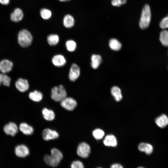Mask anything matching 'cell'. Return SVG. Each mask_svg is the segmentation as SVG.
Returning a JSON list of instances; mask_svg holds the SVG:
<instances>
[{
	"label": "cell",
	"mask_w": 168,
	"mask_h": 168,
	"mask_svg": "<svg viewBox=\"0 0 168 168\" xmlns=\"http://www.w3.org/2000/svg\"><path fill=\"white\" fill-rule=\"evenodd\" d=\"M63 157L62 152L58 149L54 148L51 150L50 155H45L44 160L47 165L52 167H56L59 164Z\"/></svg>",
	"instance_id": "cell-1"
},
{
	"label": "cell",
	"mask_w": 168,
	"mask_h": 168,
	"mask_svg": "<svg viewBox=\"0 0 168 168\" xmlns=\"http://www.w3.org/2000/svg\"><path fill=\"white\" fill-rule=\"evenodd\" d=\"M151 18V13L150 6L146 4L143 7L142 12L139 25L142 29L148 28L150 25Z\"/></svg>",
	"instance_id": "cell-2"
},
{
	"label": "cell",
	"mask_w": 168,
	"mask_h": 168,
	"mask_svg": "<svg viewBox=\"0 0 168 168\" xmlns=\"http://www.w3.org/2000/svg\"><path fill=\"white\" fill-rule=\"evenodd\" d=\"M32 40V36L28 30L22 29L19 32L18 34V43L21 47L26 48L29 46Z\"/></svg>",
	"instance_id": "cell-3"
},
{
	"label": "cell",
	"mask_w": 168,
	"mask_h": 168,
	"mask_svg": "<svg viewBox=\"0 0 168 168\" xmlns=\"http://www.w3.org/2000/svg\"><path fill=\"white\" fill-rule=\"evenodd\" d=\"M67 95L66 90L62 85L54 86L51 89V98L56 102L60 101Z\"/></svg>",
	"instance_id": "cell-4"
},
{
	"label": "cell",
	"mask_w": 168,
	"mask_h": 168,
	"mask_svg": "<svg viewBox=\"0 0 168 168\" xmlns=\"http://www.w3.org/2000/svg\"><path fill=\"white\" fill-rule=\"evenodd\" d=\"M91 153L90 146L85 142L80 143L77 146V155L82 158H86Z\"/></svg>",
	"instance_id": "cell-5"
},
{
	"label": "cell",
	"mask_w": 168,
	"mask_h": 168,
	"mask_svg": "<svg viewBox=\"0 0 168 168\" xmlns=\"http://www.w3.org/2000/svg\"><path fill=\"white\" fill-rule=\"evenodd\" d=\"M60 102L62 107L68 111L73 110L77 105L76 101L74 99L69 97H66Z\"/></svg>",
	"instance_id": "cell-6"
},
{
	"label": "cell",
	"mask_w": 168,
	"mask_h": 168,
	"mask_svg": "<svg viewBox=\"0 0 168 168\" xmlns=\"http://www.w3.org/2000/svg\"><path fill=\"white\" fill-rule=\"evenodd\" d=\"M42 137L44 140L48 141L58 138L59 137V134L54 130L47 128L43 130Z\"/></svg>",
	"instance_id": "cell-7"
},
{
	"label": "cell",
	"mask_w": 168,
	"mask_h": 168,
	"mask_svg": "<svg viewBox=\"0 0 168 168\" xmlns=\"http://www.w3.org/2000/svg\"><path fill=\"white\" fill-rule=\"evenodd\" d=\"M80 70L79 67L75 63H73L71 67L69 73V78L70 80L74 82L79 77Z\"/></svg>",
	"instance_id": "cell-8"
},
{
	"label": "cell",
	"mask_w": 168,
	"mask_h": 168,
	"mask_svg": "<svg viewBox=\"0 0 168 168\" xmlns=\"http://www.w3.org/2000/svg\"><path fill=\"white\" fill-rule=\"evenodd\" d=\"M18 128L16 124L10 122L6 124L3 128V130L6 134L12 136H15L18 132Z\"/></svg>",
	"instance_id": "cell-9"
},
{
	"label": "cell",
	"mask_w": 168,
	"mask_h": 168,
	"mask_svg": "<svg viewBox=\"0 0 168 168\" xmlns=\"http://www.w3.org/2000/svg\"><path fill=\"white\" fill-rule=\"evenodd\" d=\"M16 155L20 157H25L30 154V150L26 145L21 144L17 146L15 148Z\"/></svg>",
	"instance_id": "cell-10"
},
{
	"label": "cell",
	"mask_w": 168,
	"mask_h": 168,
	"mask_svg": "<svg viewBox=\"0 0 168 168\" xmlns=\"http://www.w3.org/2000/svg\"><path fill=\"white\" fill-rule=\"evenodd\" d=\"M12 62L6 59L2 60L0 62V71L3 74L10 72L12 68Z\"/></svg>",
	"instance_id": "cell-11"
},
{
	"label": "cell",
	"mask_w": 168,
	"mask_h": 168,
	"mask_svg": "<svg viewBox=\"0 0 168 168\" xmlns=\"http://www.w3.org/2000/svg\"><path fill=\"white\" fill-rule=\"evenodd\" d=\"M15 86L17 89L20 91L24 92L29 88V84L26 79L22 78H19L16 82Z\"/></svg>",
	"instance_id": "cell-12"
},
{
	"label": "cell",
	"mask_w": 168,
	"mask_h": 168,
	"mask_svg": "<svg viewBox=\"0 0 168 168\" xmlns=\"http://www.w3.org/2000/svg\"><path fill=\"white\" fill-rule=\"evenodd\" d=\"M23 15L22 10L19 8H16L11 13L10 19L13 22H18L22 20Z\"/></svg>",
	"instance_id": "cell-13"
},
{
	"label": "cell",
	"mask_w": 168,
	"mask_h": 168,
	"mask_svg": "<svg viewBox=\"0 0 168 168\" xmlns=\"http://www.w3.org/2000/svg\"><path fill=\"white\" fill-rule=\"evenodd\" d=\"M155 122L159 128H165L168 125V117L166 114H162L156 118Z\"/></svg>",
	"instance_id": "cell-14"
},
{
	"label": "cell",
	"mask_w": 168,
	"mask_h": 168,
	"mask_svg": "<svg viewBox=\"0 0 168 168\" xmlns=\"http://www.w3.org/2000/svg\"><path fill=\"white\" fill-rule=\"evenodd\" d=\"M52 61L55 66L59 67L63 66L66 62L65 58L61 54L54 55L52 58Z\"/></svg>",
	"instance_id": "cell-15"
},
{
	"label": "cell",
	"mask_w": 168,
	"mask_h": 168,
	"mask_svg": "<svg viewBox=\"0 0 168 168\" xmlns=\"http://www.w3.org/2000/svg\"><path fill=\"white\" fill-rule=\"evenodd\" d=\"M138 149L140 151L144 152L147 155L152 154L153 151V147L151 144L145 142L139 143Z\"/></svg>",
	"instance_id": "cell-16"
},
{
	"label": "cell",
	"mask_w": 168,
	"mask_h": 168,
	"mask_svg": "<svg viewBox=\"0 0 168 168\" xmlns=\"http://www.w3.org/2000/svg\"><path fill=\"white\" fill-rule=\"evenodd\" d=\"M105 145L108 147H116L117 145V141L116 137L113 135L106 136L103 141Z\"/></svg>",
	"instance_id": "cell-17"
},
{
	"label": "cell",
	"mask_w": 168,
	"mask_h": 168,
	"mask_svg": "<svg viewBox=\"0 0 168 168\" xmlns=\"http://www.w3.org/2000/svg\"><path fill=\"white\" fill-rule=\"evenodd\" d=\"M19 129L22 133L26 135H31L34 131L33 127L25 123H22L20 124Z\"/></svg>",
	"instance_id": "cell-18"
},
{
	"label": "cell",
	"mask_w": 168,
	"mask_h": 168,
	"mask_svg": "<svg viewBox=\"0 0 168 168\" xmlns=\"http://www.w3.org/2000/svg\"><path fill=\"white\" fill-rule=\"evenodd\" d=\"M91 66L94 69H96L102 61L101 56L98 54H94L91 57Z\"/></svg>",
	"instance_id": "cell-19"
},
{
	"label": "cell",
	"mask_w": 168,
	"mask_h": 168,
	"mask_svg": "<svg viewBox=\"0 0 168 168\" xmlns=\"http://www.w3.org/2000/svg\"><path fill=\"white\" fill-rule=\"evenodd\" d=\"M42 112L43 117L46 120L51 121L54 119L55 114L52 110L45 108L43 109Z\"/></svg>",
	"instance_id": "cell-20"
},
{
	"label": "cell",
	"mask_w": 168,
	"mask_h": 168,
	"mask_svg": "<svg viewBox=\"0 0 168 168\" xmlns=\"http://www.w3.org/2000/svg\"><path fill=\"white\" fill-rule=\"evenodd\" d=\"M29 97L32 101L38 102L42 100L43 94L40 91L37 90H35L29 93Z\"/></svg>",
	"instance_id": "cell-21"
},
{
	"label": "cell",
	"mask_w": 168,
	"mask_h": 168,
	"mask_svg": "<svg viewBox=\"0 0 168 168\" xmlns=\"http://www.w3.org/2000/svg\"><path fill=\"white\" fill-rule=\"evenodd\" d=\"M112 95L116 101H119L122 99V96L120 89L117 86L112 87L111 90Z\"/></svg>",
	"instance_id": "cell-22"
},
{
	"label": "cell",
	"mask_w": 168,
	"mask_h": 168,
	"mask_svg": "<svg viewBox=\"0 0 168 168\" xmlns=\"http://www.w3.org/2000/svg\"><path fill=\"white\" fill-rule=\"evenodd\" d=\"M75 21L73 17L70 15H66L63 19V24L67 28L72 27L74 25Z\"/></svg>",
	"instance_id": "cell-23"
},
{
	"label": "cell",
	"mask_w": 168,
	"mask_h": 168,
	"mask_svg": "<svg viewBox=\"0 0 168 168\" xmlns=\"http://www.w3.org/2000/svg\"><path fill=\"white\" fill-rule=\"evenodd\" d=\"M159 40L164 46L168 47V31L164 30L161 32Z\"/></svg>",
	"instance_id": "cell-24"
},
{
	"label": "cell",
	"mask_w": 168,
	"mask_h": 168,
	"mask_svg": "<svg viewBox=\"0 0 168 168\" xmlns=\"http://www.w3.org/2000/svg\"><path fill=\"white\" fill-rule=\"evenodd\" d=\"M109 45L111 49L114 51L119 50L122 47L121 43L115 39L110 40L109 42Z\"/></svg>",
	"instance_id": "cell-25"
},
{
	"label": "cell",
	"mask_w": 168,
	"mask_h": 168,
	"mask_svg": "<svg viewBox=\"0 0 168 168\" xmlns=\"http://www.w3.org/2000/svg\"><path fill=\"white\" fill-rule=\"evenodd\" d=\"M47 41L49 45L54 46L57 45L59 41V37L58 35L52 34L47 37Z\"/></svg>",
	"instance_id": "cell-26"
},
{
	"label": "cell",
	"mask_w": 168,
	"mask_h": 168,
	"mask_svg": "<svg viewBox=\"0 0 168 168\" xmlns=\"http://www.w3.org/2000/svg\"><path fill=\"white\" fill-rule=\"evenodd\" d=\"M67 49L69 52H73L75 50L77 47V44L75 41L72 40L67 41L65 44Z\"/></svg>",
	"instance_id": "cell-27"
},
{
	"label": "cell",
	"mask_w": 168,
	"mask_h": 168,
	"mask_svg": "<svg viewBox=\"0 0 168 168\" xmlns=\"http://www.w3.org/2000/svg\"><path fill=\"white\" fill-rule=\"evenodd\" d=\"M40 15L43 19L47 20L51 17L52 13L50 10L47 9L43 8L40 11Z\"/></svg>",
	"instance_id": "cell-28"
},
{
	"label": "cell",
	"mask_w": 168,
	"mask_h": 168,
	"mask_svg": "<svg viewBox=\"0 0 168 168\" xmlns=\"http://www.w3.org/2000/svg\"><path fill=\"white\" fill-rule=\"evenodd\" d=\"M92 135L94 137L96 140L102 139L104 136V131L100 129H96L92 132Z\"/></svg>",
	"instance_id": "cell-29"
},
{
	"label": "cell",
	"mask_w": 168,
	"mask_h": 168,
	"mask_svg": "<svg viewBox=\"0 0 168 168\" xmlns=\"http://www.w3.org/2000/svg\"><path fill=\"white\" fill-rule=\"evenodd\" d=\"M71 168H84V166L83 162L78 160L73 161L70 165Z\"/></svg>",
	"instance_id": "cell-30"
},
{
	"label": "cell",
	"mask_w": 168,
	"mask_h": 168,
	"mask_svg": "<svg viewBox=\"0 0 168 168\" xmlns=\"http://www.w3.org/2000/svg\"><path fill=\"white\" fill-rule=\"evenodd\" d=\"M159 26L163 29L168 28V15L162 19L160 22Z\"/></svg>",
	"instance_id": "cell-31"
},
{
	"label": "cell",
	"mask_w": 168,
	"mask_h": 168,
	"mask_svg": "<svg viewBox=\"0 0 168 168\" xmlns=\"http://www.w3.org/2000/svg\"><path fill=\"white\" fill-rule=\"evenodd\" d=\"M11 78L7 75L3 73V80L2 83L5 86H9L10 85Z\"/></svg>",
	"instance_id": "cell-32"
},
{
	"label": "cell",
	"mask_w": 168,
	"mask_h": 168,
	"mask_svg": "<svg viewBox=\"0 0 168 168\" xmlns=\"http://www.w3.org/2000/svg\"><path fill=\"white\" fill-rule=\"evenodd\" d=\"M127 0H112L111 4L113 6L119 7L125 4Z\"/></svg>",
	"instance_id": "cell-33"
},
{
	"label": "cell",
	"mask_w": 168,
	"mask_h": 168,
	"mask_svg": "<svg viewBox=\"0 0 168 168\" xmlns=\"http://www.w3.org/2000/svg\"><path fill=\"white\" fill-rule=\"evenodd\" d=\"M110 168H124L123 166L120 164L114 163L110 166Z\"/></svg>",
	"instance_id": "cell-34"
},
{
	"label": "cell",
	"mask_w": 168,
	"mask_h": 168,
	"mask_svg": "<svg viewBox=\"0 0 168 168\" xmlns=\"http://www.w3.org/2000/svg\"><path fill=\"white\" fill-rule=\"evenodd\" d=\"M10 0H0V3L3 5H7L10 2Z\"/></svg>",
	"instance_id": "cell-35"
},
{
	"label": "cell",
	"mask_w": 168,
	"mask_h": 168,
	"mask_svg": "<svg viewBox=\"0 0 168 168\" xmlns=\"http://www.w3.org/2000/svg\"><path fill=\"white\" fill-rule=\"evenodd\" d=\"M3 80V73H0V85H1L2 82Z\"/></svg>",
	"instance_id": "cell-36"
},
{
	"label": "cell",
	"mask_w": 168,
	"mask_h": 168,
	"mask_svg": "<svg viewBox=\"0 0 168 168\" xmlns=\"http://www.w3.org/2000/svg\"><path fill=\"white\" fill-rule=\"evenodd\" d=\"M137 168H145L142 166H139Z\"/></svg>",
	"instance_id": "cell-37"
},
{
	"label": "cell",
	"mask_w": 168,
	"mask_h": 168,
	"mask_svg": "<svg viewBox=\"0 0 168 168\" xmlns=\"http://www.w3.org/2000/svg\"><path fill=\"white\" fill-rule=\"evenodd\" d=\"M59 0L61 2H64L66 1V0Z\"/></svg>",
	"instance_id": "cell-38"
},
{
	"label": "cell",
	"mask_w": 168,
	"mask_h": 168,
	"mask_svg": "<svg viewBox=\"0 0 168 168\" xmlns=\"http://www.w3.org/2000/svg\"><path fill=\"white\" fill-rule=\"evenodd\" d=\"M96 168H103L100 167H97Z\"/></svg>",
	"instance_id": "cell-39"
},
{
	"label": "cell",
	"mask_w": 168,
	"mask_h": 168,
	"mask_svg": "<svg viewBox=\"0 0 168 168\" xmlns=\"http://www.w3.org/2000/svg\"><path fill=\"white\" fill-rule=\"evenodd\" d=\"M69 0H66V1H69Z\"/></svg>",
	"instance_id": "cell-40"
}]
</instances>
